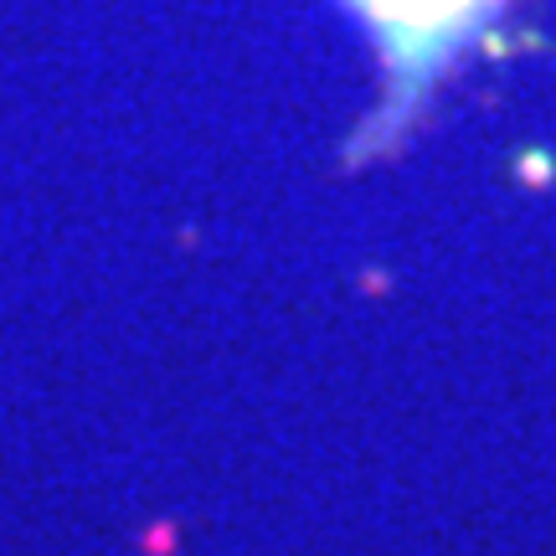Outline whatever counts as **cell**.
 <instances>
[{"label":"cell","mask_w":556,"mask_h":556,"mask_svg":"<svg viewBox=\"0 0 556 556\" xmlns=\"http://www.w3.org/2000/svg\"><path fill=\"white\" fill-rule=\"evenodd\" d=\"M356 5L381 31H392L402 41H448L490 0H356Z\"/></svg>","instance_id":"6da1fadb"}]
</instances>
